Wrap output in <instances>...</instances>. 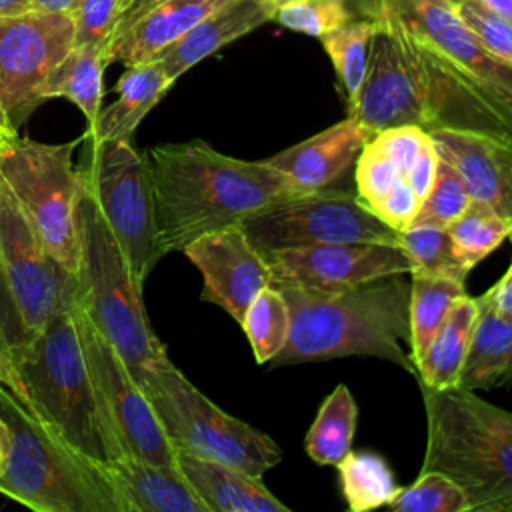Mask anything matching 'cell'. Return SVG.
Listing matches in <instances>:
<instances>
[{
    "label": "cell",
    "instance_id": "cell-21",
    "mask_svg": "<svg viewBox=\"0 0 512 512\" xmlns=\"http://www.w3.org/2000/svg\"><path fill=\"white\" fill-rule=\"evenodd\" d=\"M102 470L120 512H208L178 466L122 456L102 464Z\"/></svg>",
    "mask_w": 512,
    "mask_h": 512
},
{
    "label": "cell",
    "instance_id": "cell-14",
    "mask_svg": "<svg viewBox=\"0 0 512 512\" xmlns=\"http://www.w3.org/2000/svg\"><path fill=\"white\" fill-rule=\"evenodd\" d=\"M368 16L376 22L370 40L368 66L354 108L356 116L372 136L380 130L414 124L432 130V110L422 72L402 40L396 26L378 14Z\"/></svg>",
    "mask_w": 512,
    "mask_h": 512
},
{
    "label": "cell",
    "instance_id": "cell-50",
    "mask_svg": "<svg viewBox=\"0 0 512 512\" xmlns=\"http://www.w3.org/2000/svg\"><path fill=\"white\" fill-rule=\"evenodd\" d=\"M0 134H2V136H12V134H18V130H14V128L10 126V122H8V118H6L4 110H2V104H0Z\"/></svg>",
    "mask_w": 512,
    "mask_h": 512
},
{
    "label": "cell",
    "instance_id": "cell-33",
    "mask_svg": "<svg viewBox=\"0 0 512 512\" xmlns=\"http://www.w3.org/2000/svg\"><path fill=\"white\" fill-rule=\"evenodd\" d=\"M460 260L472 270L512 234V218L470 200L468 208L448 228Z\"/></svg>",
    "mask_w": 512,
    "mask_h": 512
},
{
    "label": "cell",
    "instance_id": "cell-30",
    "mask_svg": "<svg viewBox=\"0 0 512 512\" xmlns=\"http://www.w3.org/2000/svg\"><path fill=\"white\" fill-rule=\"evenodd\" d=\"M374 30L376 22L372 18L356 14L338 28L320 36L322 48L334 66L348 112L354 108L364 82Z\"/></svg>",
    "mask_w": 512,
    "mask_h": 512
},
{
    "label": "cell",
    "instance_id": "cell-1",
    "mask_svg": "<svg viewBox=\"0 0 512 512\" xmlns=\"http://www.w3.org/2000/svg\"><path fill=\"white\" fill-rule=\"evenodd\" d=\"M354 14L388 18L412 52L430 100L432 130L512 138V66L446 0H358ZM430 130V132H432Z\"/></svg>",
    "mask_w": 512,
    "mask_h": 512
},
{
    "label": "cell",
    "instance_id": "cell-44",
    "mask_svg": "<svg viewBox=\"0 0 512 512\" xmlns=\"http://www.w3.org/2000/svg\"><path fill=\"white\" fill-rule=\"evenodd\" d=\"M158 2L162 0H130L118 14V22H116V28H114V36L112 40L122 34L128 26H132L142 14H146L150 8H154Z\"/></svg>",
    "mask_w": 512,
    "mask_h": 512
},
{
    "label": "cell",
    "instance_id": "cell-11",
    "mask_svg": "<svg viewBox=\"0 0 512 512\" xmlns=\"http://www.w3.org/2000/svg\"><path fill=\"white\" fill-rule=\"evenodd\" d=\"M240 226L262 256L276 248L310 244L400 246V232L384 224L356 192L330 188L294 196Z\"/></svg>",
    "mask_w": 512,
    "mask_h": 512
},
{
    "label": "cell",
    "instance_id": "cell-25",
    "mask_svg": "<svg viewBox=\"0 0 512 512\" xmlns=\"http://www.w3.org/2000/svg\"><path fill=\"white\" fill-rule=\"evenodd\" d=\"M478 296L464 294L450 308L448 316L430 340L424 356L416 364L418 384L430 388L458 386L460 372L478 322Z\"/></svg>",
    "mask_w": 512,
    "mask_h": 512
},
{
    "label": "cell",
    "instance_id": "cell-5",
    "mask_svg": "<svg viewBox=\"0 0 512 512\" xmlns=\"http://www.w3.org/2000/svg\"><path fill=\"white\" fill-rule=\"evenodd\" d=\"M24 394L82 456L108 464L126 456L76 324V302L28 340L16 360Z\"/></svg>",
    "mask_w": 512,
    "mask_h": 512
},
{
    "label": "cell",
    "instance_id": "cell-27",
    "mask_svg": "<svg viewBox=\"0 0 512 512\" xmlns=\"http://www.w3.org/2000/svg\"><path fill=\"white\" fill-rule=\"evenodd\" d=\"M108 66L106 52L92 46H74L66 58L52 70L42 86V100L66 98L80 108L92 124L102 104V78Z\"/></svg>",
    "mask_w": 512,
    "mask_h": 512
},
{
    "label": "cell",
    "instance_id": "cell-43",
    "mask_svg": "<svg viewBox=\"0 0 512 512\" xmlns=\"http://www.w3.org/2000/svg\"><path fill=\"white\" fill-rule=\"evenodd\" d=\"M512 240V234H510ZM486 300L492 304V308L504 316H512V262L504 276L484 292Z\"/></svg>",
    "mask_w": 512,
    "mask_h": 512
},
{
    "label": "cell",
    "instance_id": "cell-22",
    "mask_svg": "<svg viewBox=\"0 0 512 512\" xmlns=\"http://www.w3.org/2000/svg\"><path fill=\"white\" fill-rule=\"evenodd\" d=\"M176 466L208 512H290L262 482L230 464L176 450Z\"/></svg>",
    "mask_w": 512,
    "mask_h": 512
},
{
    "label": "cell",
    "instance_id": "cell-37",
    "mask_svg": "<svg viewBox=\"0 0 512 512\" xmlns=\"http://www.w3.org/2000/svg\"><path fill=\"white\" fill-rule=\"evenodd\" d=\"M352 16L356 14L348 0H282L272 20L288 30L320 38Z\"/></svg>",
    "mask_w": 512,
    "mask_h": 512
},
{
    "label": "cell",
    "instance_id": "cell-53",
    "mask_svg": "<svg viewBox=\"0 0 512 512\" xmlns=\"http://www.w3.org/2000/svg\"><path fill=\"white\" fill-rule=\"evenodd\" d=\"M274 2H278V4H280V2H282V0H274Z\"/></svg>",
    "mask_w": 512,
    "mask_h": 512
},
{
    "label": "cell",
    "instance_id": "cell-12",
    "mask_svg": "<svg viewBox=\"0 0 512 512\" xmlns=\"http://www.w3.org/2000/svg\"><path fill=\"white\" fill-rule=\"evenodd\" d=\"M0 256L28 340L78 298V276L48 250L32 220L0 178Z\"/></svg>",
    "mask_w": 512,
    "mask_h": 512
},
{
    "label": "cell",
    "instance_id": "cell-51",
    "mask_svg": "<svg viewBox=\"0 0 512 512\" xmlns=\"http://www.w3.org/2000/svg\"><path fill=\"white\" fill-rule=\"evenodd\" d=\"M504 386H512V368H510V372L506 374V380H504Z\"/></svg>",
    "mask_w": 512,
    "mask_h": 512
},
{
    "label": "cell",
    "instance_id": "cell-34",
    "mask_svg": "<svg viewBox=\"0 0 512 512\" xmlns=\"http://www.w3.org/2000/svg\"><path fill=\"white\" fill-rule=\"evenodd\" d=\"M400 246L414 262L412 272L466 280L472 272L458 256L446 228L410 226L400 232Z\"/></svg>",
    "mask_w": 512,
    "mask_h": 512
},
{
    "label": "cell",
    "instance_id": "cell-16",
    "mask_svg": "<svg viewBox=\"0 0 512 512\" xmlns=\"http://www.w3.org/2000/svg\"><path fill=\"white\" fill-rule=\"evenodd\" d=\"M270 284L332 292L384 276L412 274L414 262L398 244H310L276 248L264 254Z\"/></svg>",
    "mask_w": 512,
    "mask_h": 512
},
{
    "label": "cell",
    "instance_id": "cell-46",
    "mask_svg": "<svg viewBox=\"0 0 512 512\" xmlns=\"http://www.w3.org/2000/svg\"><path fill=\"white\" fill-rule=\"evenodd\" d=\"M76 2H78V0H30V10L70 14Z\"/></svg>",
    "mask_w": 512,
    "mask_h": 512
},
{
    "label": "cell",
    "instance_id": "cell-23",
    "mask_svg": "<svg viewBox=\"0 0 512 512\" xmlns=\"http://www.w3.org/2000/svg\"><path fill=\"white\" fill-rule=\"evenodd\" d=\"M226 0H162L132 26L118 34L108 50L106 60L122 62L124 66L154 60L166 46L176 42L194 24Z\"/></svg>",
    "mask_w": 512,
    "mask_h": 512
},
{
    "label": "cell",
    "instance_id": "cell-19",
    "mask_svg": "<svg viewBox=\"0 0 512 512\" xmlns=\"http://www.w3.org/2000/svg\"><path fill=\"white\" fill-rule=\"evenodd\" d=\"M372 132L352 114L266 158L300 194L330 188L358 158Z\"/></svg>",
    "mask_w": 512,
    "mask_h": 512
},
{
    "label": "cell",
    "instance_id": "cell-47",
    "mask_svg": "<svg viewBox=\"0 0 512 512\" xmlns=\"http://www.w3.org/2000/svg\"><path fill=\"white\" fill-rule=\"evenodd\" d=\"M30 10V0H0V18Z\"/></svg>",
    "mask_w": 512,
    "mask_h": 512
},
{
    "label": "cell",
    "instance_id": "cell-28",
    "mask_svg": "<svg viewBox=\"0 0 512 512\" xmlns=\"http://www.w3.org/2000/svg\"><path fill=\"white\" fill-rule=\"evenodd\" d=\"M468 294L466 280L430 276L412 272L410 274V354L414 364L424 356L436 330L448 316L454 302Z\"/></svg>",
    "mask_w": 512,
    "mask_h": 512
},
{
    "label": "cell",
    "instance_id": "cell-6",
    "mask_svg": "<svg viewBox=\"0 0 512 512\" xmlns=\"http://www.w3.org/2000/svg\"><path fill=\"white\" fill-rule=\"evenodd\" d=\"M10 436L0 494L36 512H120L100 464L74 450L32 400L0 380Z\"/></svg>",
    "mask_w": 512,
    "mask_h": 512
},
{
    "label": "cell",
    "instance_id": "cell-18",
    "mask_svg": "<svg viewBox=\"0 0 512 512\" xmlns=\"http://www.w3.org/2000/svg\"><path fill=\"white\" fill-rule=\"evenodd\" d=\"M468 190L470 200L512 218V138L482 130L438 128L428 132Z\"/></svg>",
    "mask_w": 512,
    "mask_h": 512
},
{
    "label": "cell",
    "instance_id": "cell-17",
    "mask_svg": "<svg viewBox=\"0 0 512 512\" xmlns=\"http://www.w3.org/2000/svg\"><path fill=\"white\" fill-rule=\"evenodd\" d=\"M182 252L202 274L200 298L220 306L238 324L256 294L270 286L268 260L256 250L242 226L202 234Z\"/></svg>",
    "mask_w": 512,
    "mask_h": 512
},
{
    "label": "cell",
    "instance_id": "cell-52",
    "mask_svg": "<svg viewBox=\"0 0 512 512\" xmlns=\"http://www.w3.org/2000/svg\"><path fill=\"white\" fill-rule=\"evenodd\" d=\"M128 2H130V0H120V10H122V8H124Z\"/></svg>",
    "mask_w": 512,
    "mask_h": 512
},
{
    "label": "cell",
    "instance_id": "cell-35",
    "mask_svg": "<svg viewBox=\"0 0 512 512\" xmlns=\"http://www.w3.org/2000/svg\"><path fill=\"white\" fill-rule=\"evenodd\" d=\"M470 196L456 168L438 154L436 172L428 194L424 196L410 226L448 228L468 208ZM408 226V228H410Z\"/></svg>",
    "mask_w": 512,
    "mask_h": 512
},
{
    "label": "cell",
    "instance_id": "cell-3",
    "mask_svg": "<svg viewBox=\"0 0 512 512\" xmlns=\"http://www.w3.org/2000/svg\"><path fill=\"white\" fill-rule=\"evenodd\" d=\"M290 310V332L274 366L344 356L388 360L416 376L410 344V282L384 276L344 290L280 288Z\"/></svg>",
    "mask_w": 512,
    "mask_h": 512
},
{
    "label": "cell",
    "instance_id": "cell-45",
    "mask_svg": "<svg viewBox=\"0 0 512 512\" xmlns=\"http://www.w3.org/2000/svg\"><path fill=\"white\" fill-rule=\"evenodd\" d=\"M450 6H458L462 2H474V4H480L484 8H488L490 12L506 18V20H512V0H446Z\"/></svg>",
    "mask_w": 512,
    "mask_h": 512
},
{
    "label": "cell",
    "instance_id": "cell-8",
    "mask_svg": "<svg viewBox=\"0 0 512 512\" xmlns=\"http://www.w3.org/2000/svg\"><path fill=\"white\" fill-rule=\"evenodd\" d=\"M82 142L46 144L20 134L0 140V178L52 256L74 276L82 260L78 204L84 194V170L74 164V150Z\"/></svg>",
    "mask_w": 512,
    "mask_h": 512
},
{
    "label": "cell",
    "instance_id": "cell-42",
    "mask_svg": "<svg viewBox=\"0 0 512 512\" xmlns=\"http://www.w3.org/2000/svg\"><path fill=\"white\" fill-rule=\"evenodd\" d=\"M422 204V198L418 196V192L412 188V184L408 180H400L376 206H374V214L388 224L390 228H394L396 232L406 230L418 208Z\"/></svg>",
    "mask_w": 512,
    "mask_h": 512
},
{
    "label": "cell",
    "instance_id": "cell-20",
    "mask_svg": "<svg viewBox=\"0 0 512 512\" xmlns=\"http://www.w3.org/2000/svg\"><path fill=\"white\" fill-rule=\"evenodd\" d=\"M276 8L278 2L274 0H226L176 42L166 46L154 60L162 66L166 76L176 82L200 60L256 30L264 22H270Z\"/></svg>",
    "mask_w": 512,
    "mask_h": 512
},
{
    "label": "cell",
    "instance_id": "cell-48",
    "mask_svg": "<svg viewBox=\"0 0 512 512\" xmlns=\"http://www.w3.org/2000/svg\"><path fill=\"white\" fill-rule=\"evenodd\" d=\"M8 446H10V436H8V428L4 424V420L0 418V472L6 466V458H8Z\"/></svg>",
    "mask_w": 512,
    "mask_h": 512
},
{
    "label": "cell",
    "instance_id": "cell-24",
    "mask_svg": "<svg viewBox=\"0 0 512 512\" xmlns=\"http://www.w3.org/2000/svg\"><path fill=\"white\" fill-rule=\"evenodd\" d=\"M172 84L156 60L126 66L116 82V100L108 108H100L96 120L88 124L86 138L94 142L132 138L138 124Z\"/></svg>",
    "mask_w": 512,
    "mask_h": 512
},
{
    "label": "cell",
    "instance_id": "cell-38",
    "mask_svg": "<svg viewBox=\"0 0 512 512\" xmlns=\"http://www.w3.org/2000/svg\"><path fill=\"white\" fill-rule=\"evenodd\" d=\"M356 196L370 208L374 206L400 182L406 180L402 168L382 152L372 140L366 142L356 158Z\"/></svg>",
    "mask_w": 512,
    "mask_h": 512
},
{
    "label": "cell",
    "instance_id": "cell-36",
    "mask_svg": "<svg viewBox=\"0 0 512 512\" xmlns=\"http://www.w3.org/2000/svg\"><path fill=\"white\" fill-rule=\"evenodd\" d=\"M388 506L396 512H468L464 490L434 470H420L416 482L400 488Z\"/></svg>",
    "mask_w": 512,
    "mask_h": 512
},
{
    "label": "cell",
    "instance_id": "cell-7",
    "mask_svg": "<svg viewBox=\"0 0 512 512\" xmlns=\"http://www.w3.org/2000/svg\"><path fill=\"white\" fill-rule=\"evenodd\" d=\"M78 228L82 260L76 302L142 386L148 374L170 358L148 322L142 290L134 284L86 184L78 204Z\"/></svg>",
    "mask_w": 512,
    "mask_h": 512
},
{
    "label": "cell",
    "instance_id": "cell-9",
    "mask_svg": "<svg viewBox=\"0 0 512 512\" xmlns=\"http://www.w3.org/2000/svg\"><path fill=\"white\" fill-rule=\"evenodd\" d=\"M142 388L176 450L258 478L282 460L280 446L268 434L216 406L170 360L150 372Z\"/></svg>",
    "mask_w": 512,
    "mask_h": 512
},
{
    "label": "cell",
    "instance_id": "cell-31",
    "mask_svg": "<svg viewBox=\"0 0 512 512\" xmlns=\"http://www.w3.org/2000/svg\"><path fill=\"white\" fill-rule=\"evenodd\" d=\"M340 488L354 512H368L388 506L400 492L388 462L370 450H350L338 464Z\"/></svg>",
    "mask_w": 512,
    "mask_h": 512
},
{
    "label": "cell",
    "instance_id": "cell-29",
    "mask_svg": "<svg viewBox=\"0 0 512 512\" xmlns=\"http://www.w3.org/2000/svg\"><path fill=\"white\" fill-rule=\"evenodd\" d=\"M358 406L346 384H338L322 402L304 446L320 466H336L350 450L356 432Z\"/></svg>",
    "mask_w": 512,
    "mask_h": 512
},
{
    "label": "cell",
    "instance_id": "cell-15",
    "mask_svg": "<svg viewBox=\"0 0 512 512\" xmlns=\"http://www.w3.org/2000/svg\"><path fill=\"white\" fill-rule=\"evenodd\" d=\"M76 324L102 400L126 456L176 466V448L144 388L76 302Z\"/></svg>",
    "mask_w": 512,
    "mask_h": 512
},
{
    "label": "cell",
    "instance_id": "cell-54",
    "mask_svg": "<svg viewBox=\"0 0 512 512\" xmlns=\"http://www.w3.org/2000/svg\"><path fill=\"white\" fill-rule=\"evenodd\" d=\"M2 138H4V136H2V134H0V140H2Z\"/></svg>",
    "mask_w": 512,
    "mask_h": 512
},
{
    "label": "cell",
    "instance_id": "cell-4",
    "mask_svg": "<svg viewBox=\"0 0 512 512\" xmlns=\"http://www.w3.org/2000/svg\"><path fill=\"white\" fill-rule=\"evenodd\" d=\"M420 394L426 416L420 470L452 478L468 512H512V412L462 386L420 384Z\"/></svg>",
    "mask_w": 512,
    "mask_h": 512
},
{
    "label": "cell",
    "instance_id": "cell-10",
    "mask_svg": "<svg viewBox=\"0 0 512 512\" xmlns=\"http://www.w3.org/2000/svg\"><path fill=\"white\" fill-rule=\"evenodd\" d=\"M84 140L86 190L114 234L134 284L144 290L146 278L162 258L148 152H140L132 138L94 142L84 136Z\"/></svg>",
    "mask_w": 512,
    "mask_h": 512
},
{
    "label": "cell",
    "instance_id": "cell-13",
    "mask_svg": "<svg viewBox=\"0 0 512 512\" xmlns=\"http://www.w3.org/2000/svg\"><path fill=\"white\" fill-rule=\"evenodd\" d=\"M72 48L70 14L26 10L0 18V104L14 130L44 102V82Z\"/></svg>",
    "mask_w": 512,
    "mask_h": 512
},
{
    "label": "cell",
    "instance_id": "cell-2",
    "mask_svg": "<svg viewBox=\"0 0 512 512\" xmlns=\"http://www.w3.org/2000/svg\"><path fill=\"white\" fill-rule=\"evenodd\" d=\"M146 152L162 256L300 196L266 160L234 158L202 140L156 144Z\"/></svg>",
    "mask_w": 512,
    "mask_h": 512
},
{
    "label": "cell",
    "instance_id": "cell-39",
    "mask_svg": "<svg viewBox=\"0 0 512 512\" xmlns=\"http://www.w3.org/2000/svg\"><path fill=\"white\" fill-rule=\"evenodd\" d=\"M120 14V0H78L70 12L74 46L108 50Z\"/></svg>",
    "mask_w": 512,
    "mask_h": 512
},
{
    "label": "cell",
    "instance_id": "cell-40",
    "mask_svg": "<svg viewBox=\"0 0 512 512\" xmlns=\"http://www.w3.org/2000/svg\"><path fill=\"white\" fill-rule=\"evenodd\" d=\"M26 344H28V334L24 330V322H22L20 310L16 306V300L12 296V290H10V284L6 278V270H4V262L0 256V358L18 382H20V378H18L14 366H16V360L20 358Z\"/></svg>",
    "mask_w": 512,
    "mask_h": 512
},
{
    "label": "cell",
    "instance_id": "cell-41",
    "mask_svg": "<svg viewBox=\"0 0 512 512\" xmlns=\"http://www.w3.org/2000/svg\"><path fill=\"white\" fill-rule=\"evenodd\" d=\"M454 10L498 58L512 66V20L474 2H462L454 6Z\"/></svg>",
    "mask_w": 512,
    "mask_h": 512
},
{
    "label": "cell",
    "instance_id": "cell-49",
    "mask_svg": "<svg viewBox=\"0 0 512 512\" xmlns=\"http://www.w3.org/2000/svg\"><path fill=\"white\" fill-rule=\"evenodd\" d=\"M0 380L4 382V384H8L12 390H16V392H22L24 394V386L10 374V370L4 366V362H2V358H0Z\"/></svg>",
    "mask_w": 512,
    "mask_h": 512
},
{
    "label": "cell",
    "instance_id": "cell-32",
    "mask_svg": "<svg viewBox=\"0 0 512 512\" xmlns=\"http://www.w3.org/2000/svg\"><path fill=\"white\" fill-rule=\"evenodd\" d=\"M254 360L258 364L272 362L284 348L290 332V310L280 288H262L244 312L240 322Z\"/></svg>",
    "mask_w": 512,
    "mask_h": 512
},
{
    "label": "cell",
    "instance_id": "cell-26",
    "mask_svg": "<svg viewBox=\"0 0 512 512\" xmlns=\"http://www.w3.org/2000/svg\"><path fill=\"white\" fill-rule=\"evenodd\" d=\"M478 306V322L458 380V386L474 392L504 386L512 368V316L496 312L484 294L478 296Z\"/></svg>",
    "mask_w": 512,
    "mask_h": 512
}]
</instances>
